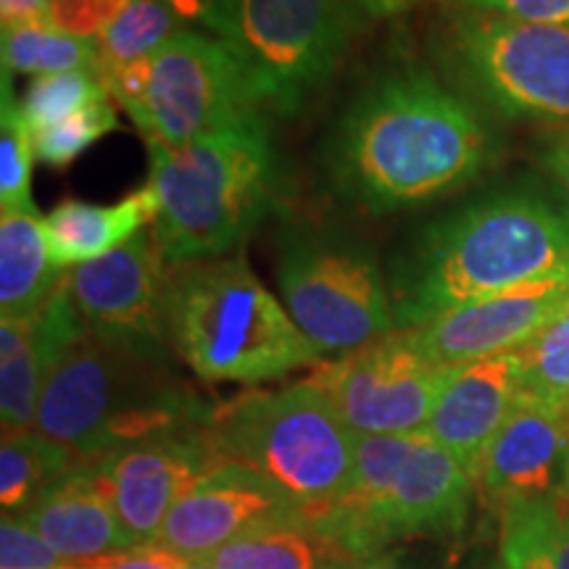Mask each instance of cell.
<instances>
[{"label": "cell", "instance_id": "cell-1", "mask_svg": "<svg viewBox=\"0 0 569 569\" xmlns=\"http://www.w3.org/2000/svg\"><path fill=\"white\" fill-rule=\"evenodd\" d=\"M496 161V138L472 103L425 69L369 82L327 142L332 190L367 213H396L475 182Z\"/></svg>", "mask_w": 569, "mask_h": 569}, {"label": "cell", "instance_id": "cell-2", "mask_svg": "<svg viewBox=\"0 0 569 569\" xmlns=\"http://www.w3.org/2000/svg\"><path fill=\"white\" fill-rule=\"evenodd\" d=\"M569 267V203L538 184H509L427 222L390 261L396 330Z\"/></svg>", "mask_w": 569, "mask_h": 569}, {"label": "cell", "instance_id": "cell-3", "mask_svg": "<svg viewBox=\"0 0 569 569\" xmlns=\"http://www.w3.org/2000/svg\"><path fill=\"white\" fill-rule=\"evenodd\" d=\"M159 201L153 240L169 267L234 251L282 201V172L264 117L190 146L146 142Z\"/></svg>", "mask_w": 569, "mask_h": 569}, {"label": "cell", "instance_id": "cell-4", "mask_svg": "<svg viewBox=\"0 0 569 569\" xmlns=\"http://www.w3.org/2000/svg\"><path fill=\"white\" fill-rule=\"evenodd\" d=\"M211 415L167 365L113 351L88 330L46 377L34 432L98 465L146 440L203 430Z\"/></svg>", "mask_w": 569, "mask_h": 569}, {"label": "cell", "instance_id": "cell-5", "mask_svg": "<svg viewBox=\"0 0 569 569\" xmlns=\"http://www.w3.org/2000/svg\"><path fill=\"white\" fill-rule=\"evenodd\" d=\"M169 332L180 359L206 382L259 386L322 361L243 256L174 269Z\"/></svg>", "mask_w": 569, "mask_h": 569}, {"label": "cell", "instance_id": "cell-6", "mask_svg": "<svg viewBox=\"0 0 569 569\" xmlns=\"http://www.w3.org/2000/svg\"><path fill=\"white\" fill-rule=\"evenodd\" d=\"M472 482L469 469L425 432L359 436L346 493L311 522L353 565L396 540L459 532Z\"/></svg>", "mask_w": 569, "mask_h": 569}, {"label": "cell", "instance_id": "cell-7", "mask_svg": "<svg viewBox=\"0 0 569 569\" xmlns=\"http://www.w3.org/2000/svg\"><path fill=\"white\" fill-rule=\"evenodd\" d=\"M224 465L264 475L315 519L353 478L359 436L309 380L280 390H253L213 409L206 427Z\"/></svg>", "mask_w": 569, "mask_h": 569}, {"label": "cell", "instance_id": "cell-8", "mask_svg": "<svg viewBox=\"0 0 569 569\" xmlns=\"http://www.w3.org/2000/svg\"><path fill=\"white\" fill-rule=\"evenodd\" d=\"M277 288L322 356H346L396 330L375 248L340 230L290 227L277 240Z\"/></svg>", "mask_w": 569, "mask_h": 569}, {"label": "cell", "instance_id": "cell-9", "mask_svg": "<svg viewBox=\"0 0 569 569\" xmlns=\"http://www.w3.org/2000/svg\"><path fill=\"white\" fill-rule=\"evenodd\" d=\"M106 88L142 140L169 148L261 119V106L227 42L193 30L111 74Z\"/></svg>", "mask_w": 569, "mask_h": 569}, {"label": "cell", "instance_id": "cell-10", "mask_svg": "<svg viewBox=\"0 0 569 569\" xmlns=\"http://www.w3.org/2000/svg\"><path fill=\"white\" fill-rule=\"evenodd\" d=\"M443 61L488 109L569 124V27L467 9L448 21Z\"/></svg>", "mask_w": 569, "mask_h": 569}, {"label": "cell", "instance_id": "cell-11", "mask_svg": "<svg viewBox=\"0 0 569 569\" xmlns=\"http://www.w3.org/2000/svg\"><path fill=\"white\" fill-rule=\"evenodd\" d=\"M348 38V0H232L224 42L261 109L296 117L332 80Z\"/></svg>", "mask_w": 569, "mask_h": 569}, {"label": "cell", "instance_id": "cell-12", "mask_svg": "<svg viewBox=\"0 0 569 569\" xmlns=\"http://www.w3.org/2000/svg\"><path fill=\"white\" fill-rule=\"evenodd\" d=\"M453 367L436 365L415 330H393L319 367L309 382L330 398L356 436H415L430 422Z\"/></svg>", "mask_w": 569, "mask_h": 569}, {"label": "cell", "instance_id": "cell-13", "mask_svg": "<svg viewBox=\"0 0 569 569\" xmlns=\"http://www.w3.org/2000/svg\"><path fill=\"white\" fill-rule=\"evenodd\" d=\"M151 227L103 259L71 269L67 288L92 338L134 359L167 365L172 272Z\"/></svg>", "mask_w": 569, "mask_h": 569}, {"label": "cell", "instance_id": "cell-14", "mask_svg": "<svg viewBox=\"0 0 569 569\" xmlns=\"http://www.w3.org/2000/svg\"><path fill=\"white\" fill-rule=\"evenodd\" d=\"M303 517L306 511L293 498L264 475L240 465H222L177 501L151 546L196 561L248 532Z\"/></svg>", "mask_w": 569, "mask_h": 569}, {"label": "cell", "instance_id": "cell-15", "mask_svg": "<svg viewBox=\"0 0 569 569\" xmlns=\"http://www.w3.org/2000/svg\"><path fill=\"white\" fill-rule=\"evenodd\" d=\"M569 309V267L415 327L422 351L453 367L488 356L515 353Z\"/></svg>", "mask_w": 569, "mask_h": 569}, {"label": "cell", "instance_id": "cell-16", "mask_svg": "<svg viewBox=\"0 0 569 569\" xmlns=\"http://www.w3.org/2000/svg\"><path fill=\"white\" fill-rule=\"evenodd\" d=\"M222 465L203 427L130 446L98 461V469L127 532L138 546H151L177 501Z\"/></svg>", "mask_w": 569, "mask_h": 569}, {"label": "cell", "instance_id": "cell-17", "mask_svg": "<svg viewBox=\"0 0 569 569\" xmlns=\"http://www.w3.org/2000/svg\"><path fill=\"white\" fill-rule=\"evenodd\" d=\"M569 467V407L519 393L493 443L482 457L478 480L501 509L522 498L565 493Z\"/></svg>", "mask_w": 569, "mask_h": 569}, {"label": "cell", "instance_id": "cell-18", "mask_svg": "<svg viewBox=\"0 0 569 569\" xmlns=\"http://www.w3.org/2000/svg\"><path fill=\"white\" fill-rule=\"evenodd\" d=\"M522 393L519 353L488 356L451 369L425 436L451 451L478 480L482 457Z\"/></svg>", "mask_w": 569, "mask_h": 569}, {"label": "cell", "instance_id": "cell-19", "mask_svg": "<svg viewBox=\"0 0 569 569\" xmlns=\"http://www.w3.org/2000/svg\"><path fill=\"white\" fill-rule=\"evenodd\" d=\"M69 274V272H67ZM88 327L71 301L67 277L38 317L0 319V419L6 432L34 430L46 377Z\"/></svg>", "mask_w": 569, "mask_h": 569}, {"label": "cell", "instance_id": "cell-20", "mask_svg": "<svg viewBox=\"0 0 569 569\" xmlns=\"http://www.w3.org/2000/svg\"><path fill=\"white\" fill-rule=\"evenodd\" d=\"M19 517L67 561L96 559L138 546L119 519L109 482L98 465H84L53 482Z\"/></svg>", "mask_w": 569, "mask_h": 569}, {"label": "cell", "instance_id": "cell-21", "mask_svg": "<svg viewBox=\"0 0 569 569\" xmlns=\"http://www.w3.org/2000/svg\"><path fill=\"white\" fill-rule=\"evenodd\" d=\"M156 217H159V201L148 184L111 206L63 201L46 217L53 267L67 274L71 269L103 259L151 227Z\"/></svg>", "mask_w": 569, "mask_h": 569}, {"label": "cell", "instance_id": "cell-22", "mask_svg": "<svg viewBox=\"0 0 569 569\" xmlns=\"http://www.w3.org/2000/svg\"><path fill=\"white\" fill-rule=\"evenodd\" d=\"M63 272L48 251L46 219L32 213L0 217V319L38 317L51 301Z\"/></svg>", "mask_w": 569, "mask_h": 569}, {"label": "cell", "instance_id": "cell-23", "mask_svg": "<svg viewBox=\"0 0 569 569\" xmlns=\"http://www.w3.org/2000/svg\"><path fill=\"white\" fill-rule=\"evenodd\" d=\"M211 569H330L348 565L309 517L269 525L203 559Z\"/></svg>", "mask_w": 569, "mask_h": 569}, {"label": "cell", "instance_id": "cell-24", "mask_svg": "<svg viewBox=\"0 0 569 569\" xmlns=\"http://www.w3.org/2000/svg\"><path fill=\"white\" fill-rule=\"evenodd\" d=\"M88 465L67 446L40 432H6L0 443V507L21 515L42 490Z\"/></svg>", "mask_w": 569, "mask_h": 569}, {"label": "cell", "instance_id": "cell-25", "mask_svg": "<svg viewBox=\"0 0 569 569\" xmlns=\"http://www.w3.org/2000/svg\"><path fill=\"white\" fill-rule=\"evenodd\" d=\"M0 61H3V74L9 77H46L63 74V71H96V74H101L98 42L63 32L48 21L3 27Z\"/></svg>", "mask_w": 569, "mask_h": 569}, {"label": "cell", "instance_id": "cell-26", "mask_svg": "<svg viewBox=\"0 0 569 569\" xmlns=\"http://www.w3.org/2000/svg\"><path fill=\"white\" fill-rule=\"evenodd\" d=\"M184 30V21L161 0H127L124 9L96 38L103 82L117 71L151 59Z\"/></svg>", "mask_w": 569, "mask_h": 569}, {"label": "cell", "instance_id": "cell-27", "mask_svg": "<svg viewBox=\"0 0 569 569\" xmlns=\"http://www.w3.org/2000/svg\"><path fill=\"white\" fill-rule=\"evenodd\" d=\"M561 511L557 498H522L503 507V569H557Z\"/></svg>", "mask_w": 569, "mask_h": 569}, {"label": "cell", "instance_id": "cell-28", "mask_svg": "<svg viewBox=\"0 0 569 569\" xmlns=\"http://www.w3.org/2000/svg\"><path fill=\"white\" fill-rule=\"evenodd\" d=\"M0 211L3 213H32V163L34 138L27 124L24 111L13 101L11 77L3 74L0 92Z\"/></svg>", "mask_w": 569, "mask_h": 569}, {"label": "cell", "instance_id": "cell-29", "mask_svg": "<svg viewBox=\"0 0 569 569\" xmlns=\"http://www.w3.org/2000/svg\"><path fill=\"white\" fill-rule=\"evenodd\" d=\"M109 98L111 92L96 71H63V74L34 77L21 111L30 130L42 132Z\"/></svg>", "mask_w": 569, "mask_h": 569}, {"label": "cell", "instance_id": "cell-30", "mask_svg": "<svg viewBox=\"0 0 569 569\" xmlns=\"http://www.w3.org/2000/svg\"><path fill=\"white\" fill-rule=\"evenodd\" d=\"M517 353L522 393L569 407V309Z\"/></svg>", "mask_w": 569, "mask_h": 569}, {"label": "cell", "instance_id": "cell-31", "mask_svg": "<svg viewBox=\"0 0 569 569\" xmlns=\"http://www.w3.org/2000/svg\"><path fill=\"white\" fill-rule=\"evenodd\" d=\"M119 130L117 109L113 101H101L90 109H84L74 117H69L67 122H59L42 132H32L34 138V156L38 161L48 163L53 169H67L71 161L80 159L96 140H101L103 134Z\"/></svg>", "mask_w": 569, "mask_h": 569}, {"label": "cell", "instance_id": "cell-32", "mask_svg": "<svg viewBox=\"0 0 569 569\" xmlns=\"http://www.w3.org/2000/svg\"><path fill=\"white\" fill-rule=\"evenodd\" d=\"M0 569H67V559H61L19 515H3Z\"/></svg>", "mask_w": 569, "mask_h": 569}, {"label": "cell", "instance_id": "cell-33", "mask_svg": "<svg viewBox=\"0 0 569 569\" xmlns=\"http://www.w3.org/2000/svg\"><path fill=\"white\" fill-rule=\"evenodd\" d=\"M124 6L127 0H51L48 24L77 38L96 40Z\"/></svg>", "mask_w": 569, "mask_h": 569}, {"label": "cell", "instance_id": "cell-34", "mask_svg": "<svg viewBox=\"0 0 569 569\" xmlns=\"http://www.w3.org/2000/svg\"><path fill=\"white\" fill-rule=\"evenodd\" d=\"M453 3L507 19L532 21V24L569 27V0H453Z\"/></svg>", "mask_w": 569, "mask_h": 569}, {"label": "cell", "instance_id": "cell-35", "mask_svg": "<svg viewBox=\"0 0 569 569\" xmlns=\"http://www.w3.org/2000/svg\"><path fill=\"white\" fill-rule=\"evenodd\" d=\"M184 559L156 549V546H134L130 551L106 553V557L67 561V569H182Z\"/></svg>", "mask_w": 569, "mask_h": 569}, {"label": "cell", "instance_id": "cell-36", "mask_svg": "<svg viewBox=\"0 0 569 569\" xmlns=\"http://www.w3.org/2000/svg\"><path fill=\"white\" fill-rule=\"evenodd\" d=\"M184 24H198L219 40L227 38L232 21V0H161Z\"/></svg>", "mask_w": 569, "mask_h": 569}, {"label": "cell", "instance_id": "cell-37", "mask_svg": "<svg viewBox=\"0 0 569 569\" xmlns=\"http://www.w3.org/2000/svg\"><path fill=\"white\" fill-rule=\"evenodd\" d=\"M538 163L557 182V188L565 193V201L569 203V124L540 134Z\"/></svg>", "mask_w": 569, "mask_h": 569}, {"label": "cell", "instance_id": "cell-38", "mask_svg": "<svg viewBox=\"0 0 569 569\" xmlns=\"http://www.w3.org/2000/svg\"><path fill=\"white\" fill-rule=\"evenodd\" d=\"M48 3H51V0H0L3 27L48 21Z\"/></svg>", "mask_w": 569, "mask_h": 569}, {"label": "cell", "instance_id": "cell-39", "mask_svg": "<svg viewBox=\"0 0 569 569\" xmlns=\"http://www.w3.org/2000/svg\"><path fill=\"white\" fill-rule=\"evenodd\" d=\"M351 3L359 6V9L369 13V17L390 19V17H398V13L411 11L415 6L422 3V0H351Z\"/></svg>", "mask_w": 569, "mask_h": 569}, {"label": "cell", "instance_id": "cell-40", "mask_svg": "<svg viewBox=\"0 0 569 569\" xmlns=\"http://www.w3.org/2000/svg\"><path fill=\"white\" fill-rule=\"evenodd\" d=\"M346 569H403L401 561H398L393 553H377L372 559H361V561H353V565H348Z\"/></svg>", "mask_w": 569, "mask_h": 569}, {"label": "cell", "instance_id": "cell-41", "mask_svg": "<svg viewBox=\"0 0 569 569\" xmlns=\"http://www.w3.org/2000/svg\"><path fill=\"white\" fill-rule=\"evenodd\" d=\"M557 569H569V509L561 517V536H559V561Z\"/></svg>", "mask_w": 569, "mask_h": 569}, {"label": "cell", "instance_id": "cell-42", "mask_svg": "<svg viewBox=\"0 0 569 569\" xmlns=\"http://www.w3.org/2000/svg\"><path fill=\"white\" fill-rule=\"evenodd\" d=\"M182 569H211L209 565H206L203 559H196V561H190V559H184V565H182Z\"/></svg>", "mask_w": 569, "mask_h": 569}, {"label": "cell", "instance_id": "cell-43", "mask_svg": "<svg viewBox=\"0 0 569 569\" xmlns=\"http://www.w3.org/2000/svg\"><path fill=\"white\" fill-rule=\"evenodd\" d=\"M565 496H569V467H567V482H565Z\"/></svg>", "mask_w": 569, "mask_h": 569}, {"label": "cell", "instance_id": "cell-44", "mask_svg": "<svg viewBox=\"0 0 569 569\" xmlns=\"http://www.w3.org/2000/svg\"><path fill=\"white\" fill-rule=\"evenodd\" d=\"M348 565H340V567H330V569H346Z\"/></svg>", "mask_w": 569, "mask_h": 569}, {"label": "cell", "instance_id": "cell-45", "mask_svg": "<svg viewBox=\"0 0 569 569\" xmlns=\"http://www.w3.org/2000/svg\"><path fill=\"white\" fill-rule=\"evenodd\" d=\"M498 569H503V567H498Z\"/></svg>", "mask_w": 569, "mask_h": 569}]
</instances>
